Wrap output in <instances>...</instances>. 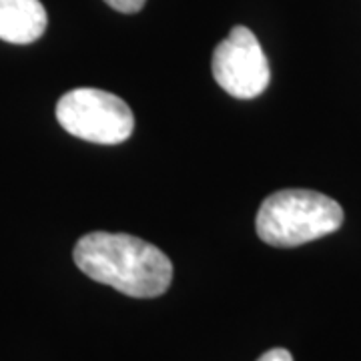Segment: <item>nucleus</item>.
Returning a JSON list of instances; mask_svg holds the SVG:
<instances>
[{"instance_id":"1","label":"nucleus","mask_w":361,"mask_h":361,"mask_svg":"<svg viewBox=\"0 0 361 361\" xmlns=\"http://www.w3.org/2000/svg\"><path fill=\"white\" fill-rule=\"evenodd\" d=\"M73 255L92 281L129 297L163 295L173 279L171 259L159 247L125 233H89L78 239Z\"/></svg>"},{"instance_id":"2","label":"nucleus","mask_w":361,"mask_h":361,"mask_svg":"<svg viewBox=\"0 0 361 361\" xmlns=\"http://www.w3.org/2000/svg\"><path fill=\"white\" fill-rule=\"evenodd\" d=\"M343 209L331 197L307 189H285L269 195L257 213V235L273 247H297L336 233Z\"/></svg>"},{"instance_id":"3","label":"nucleus","mask_w":361,"mask_h":361,"mask_svg":"<svg viewBox=\"0 0 361 361\" xmlns=\"http://www.w3.org/2000/svg\"><path fill=\"white\" fill-rule=\"evenodd\" d=\"M56 118L73 137L97 145H118L135 129L129 104L113 92L89 87L63 94L56 104Z\"/></svg>"},{"instance_id":"4","label":"nucleus","mask_w":361,"mask_h":361,"mask_svg":"<svg viewBox=\"0 0 361 361\" xmlns=\"http://www.w3.org/2000/svg\"><path fill=\"white\" fill-rule=\"evenodd\" d=\"M213 77L235 99H255L267 89L269 61L247 26H235L213 52Z\"/></svg>"},{"instance_id":"5","label":"nucleus","mask_w":361,"mask_h":361,"mask_svg":"<svg viewBox=\"0 0 361 361\" xmlns=\"http://www.w3.org/2000/svg\"><path fill=\"white\" fill-rule=\"evenodd\" d=\"M49 25L40 0H0V40L30 44L39 40Z\"/></svg>"},{"instance_id":"6","label":"nucleus","mask_w":361,"mask_h":361,"mask_svg":"<svg viewBox=\"0 0 361 361\" xmlns=\"http://www.w3.org/2000/svg\"><path fill=\"white\" fill-rule=\"evenodd\" d=\"M111 8H115L118 13H125V14H135L141 11L142 6H145V2L147 0H104Z\"/></svg>"},{"instance_id":"7","label":"nucleus","mask_w":361,"mask_h":361,"mask_svg":"<svg viewBox=\"0 0 361 361\" xmlns=\"http://www.w3.org/2000/svg\"><path fill=\"white\" fill-rule=\"evenodd\" d=\"M257 361H293V357H291V353H289L287 349L277 348L271 349L267 353H263Z\"/></svg>"}]
</instances>
